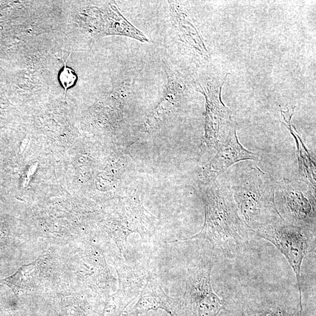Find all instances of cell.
I'll use <instances>...</instances> for the list:
<instances>
[{
  "label": "cell",
  "mask_w": 316,
  "mask_h": 316,
  "mask_svg": "<svg viewBox=\"0 0 316 316\" xmlns=\"http://www.w3.org/2000/svg\"><path fill=\"white\" fill-rule=\"evenodd\" d=\"M210 191L202 229L182 241L205 240L226 257L239 256L248 248L252 232L240 217L229 186L215 183Z\"/></svg>",
  "instance_id": "6da1fadb"
},
{
  "label": "cell",
  "mask_w": 316,
  "mask_h": 316,
  "mask_svg": "<svg viewBox=\"0 0 316 316\" xmlns=\"http://www.w3.org/2000/svg\"><path fill=\"white\" fill-rule=\"evenodd\" d=\"M275 182L271 175L251 164L229 186L240 217L251 232L283 221L275 205Z\"/></svg>",
  "instance_id": "7a4b0ae2"
},
{
  "label": "cell",
  "mask_w": 316,
  "mask_h": 316,
  "mask_svg": "<svg viewBox=\"0 0 316 316\" xmlns=\"http://www.w3.org/2000/svg\"><path fill=\"white\" fill-rule=\"evenodd\" d=\"M215 261L214 254H203L189 263L179 297L184 316H216L220 312L222 303L211 284Z\"/></svg>",
  "instance_id": "3957f363"
},
{
  "label": "cell",
  "mask_w": 316,
  "mask_h": 316,
  "mask_svg": "<svg viewBox=\"0 0 316 316\" xmlns=\"http://www.w3.org/2000/svg\"><path fill=\"white\" fill-rule=\"evenodd\" d=\"M252 232L272 244L288 261L297 278L301 303V266L304 258L316 248V230L281 221Z\"/></svg>",
  "instance_id": "277c9868"
},
{
  "label": "cell",
  "mask_w": 316,
  "mask_h": 316,
  "mask_svg": "<svg viewBox=\"0 0 316 316\" xmlns=\"http://www.w3.org/2000/svg\"><path fill=\"white\" fill-rule=\"evenodd\" d=\"M275 203L283 222L316 230V188L299 179L276 181Z\"/></svg>",
  "instance_id": "5b68a950"
},
{
  "label": "cell",
  "mask_w": 316,
  "mask_h": 316,
  "mask_svg": "<svg viewBox=\"0 0 316 316\" xmlns=\"http://www.w3.org/2000/svg\"><path fill=\"white\" fill-rule=\"evenodd\" d=\"M199 90L206 99V136L210 148L218 149L228 138L236 130L231 111L223 104L221 91L211 84L206 88L199 85Z\"/></svg>",
  "instance_id": "8992f818"
},
{
  "label": "cell",
  "mask_w": 316,
  "mask_h": 316,
  "mask_svg": "<svg viewBox=\"0 0 316 316\" xmlns=\"http://www.w3.org/2000/svg\"><path fill=\"white\" fill-rule=\"evenodd\" d=\"M159 309L165 310L171 316H184L179 298H172L166 295L159 281L149 273L139 300L130 313L138 316Z\"/></svg>",
  "instance_id": "52a82bcc"
},
{
  "label": "cell",
  "mask_w": 316,
  "mask_h": 316,
  "mask_svg": "<svg viewBox=\"0 0 316 316\" xmlns=\"http://www.w3.org/2000/svg\"><path fill=\"white\" fill-rule=\"evenodd\" d=\"M246 160L258 161L260 157L244 147L235 130L218 149L217 155L206 168L205 175L209 180H214L235 163Z\"/></svg>",
  "instance_id": "ba28073f"
},
{
  "label": "cell",
  "mask_w": 316,
  "mask_h": 316,
  "mask_svg": "<svg viewBox=\"0 0 316 316\" xmlns=\"http://www.w3.org/2000/svg\"><path fill=\"white\" fill-rule=\"evenodd\" d=\"M295 107L288 108L284 111L281 110L283 125L294 137L297 146V155L298 160V179L316 188V164L314 160L304 144L299 133L293 125L292 119L294 114Z\"/></svg>",
  "instance_id": "9c48e42d"
},
{
  "label": "cell",
  "mask_w": 316,
  "mask_h": 316,
  "mask_svg": "<svg viewBox=\"0 0 316 316\" xmlns=\"http://www.w3.org/2000/svg\"><path fill=\"white\" fill-rule=\"evenodd\" d=\"M169 4L172 24L180 39L199 53H206L199 34L182 7L174 1H169Z\"/></svg>",
  "instance_id": "30bf717a"
},
{
  "label": "cell",
  "mask_w": 316,
  "mask_h": 316,
  "mask_svg": "<svg viewBox=\"0 0 316 316\" xmlns=\"http://www.w3.org/2000/svg\"><path fill=\"white\" fill-rule=\"evenodd\" d=\"M63 62H64V68H63V70L60 71L59 80L60 85L64 88L65 94H66L68 90L72 88L75 84L77 77L72 69L68 67L67 62H65L64 60H63Z\"/></svg>",
  "instance_id": "8fae6325"
}]
</instances>
